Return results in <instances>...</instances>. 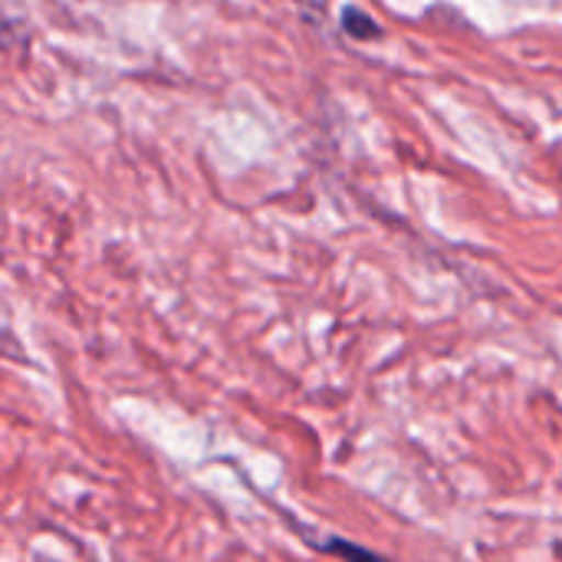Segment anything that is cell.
Wrapping results in <instances>:
<instances>
[{
	"label": "cell",
	"mask_w": 562,
	"mask_h": 562,
	"mask_svg": "<svg viewBox=\"0 0 562 562\" xmlns=\"http://www.w3.org/2000/svg\"><path fill=\"white\" fill-rule=\"evenodd\" d=\"M342 30H346L352 40H379V36H382V26H379L369 13H362L359 7H346V10H342Z\"/></svg>",
	"instance_id": "cell-1"
},
{
	"label": "cell",
	"mask_w": 562,
	"mask_h": 562,
	"mask_svg": "<svg viewBox=\"0 0 562 562\" xmlns=\"http://www.w3.org/2000/svg\"><path fill=\"white\" fill-rule=\"evenodd\" d=\"M323 550H326V553H339V557H342V553H346V557H369V550L352 547V543H342V540H339V543H326Z\"/></svg>",
	"instance_id": "cell-2"
}]
</instances>
